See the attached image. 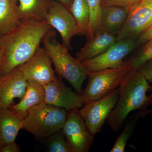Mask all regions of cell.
Masks as SVG:
<instances>
[{"instance_id": "7402d4cb", "label": "cell", "mask_w": 152, "mask_h": 152, "mask_svg": "<svg viewBox=\"0 0 152 152\" xmlns=\"http://www.w3.org/2000/svg\"><path fill=\"white\" fill-rule=\"evenodd\" d=\"M40 142L47 152H72L62 129Z\"/></svg>"}, {"instance_id": "4dcf8cb0", "label": "cell", "mask_w": 152, "mask_h": 152, "mask_svg": "<svg viewBox=\"0 0 152 152\" xmlns=\"http://www.w3.org/2000/svg\"><path fill=\"white\" fill-rule=\"evenodd\" d=\"M148 92H152V85H150Z\"/></svg>"}, {"instance_id": "f1b7e54d", "label": "cell", "mask_w": 152, "mask_h": 152, "mask_svg": "<svg viewBox=\"0 0 152 152\" xmlns=\"http://www.w3.org/2000/svg\"><path fill=\"white\" fill-rule=\"evenodd\" d=\"M58 1H59L61 4H62L64 6L70 11V9L72 3V0H58Z\"/></svg>"}, {"instance_id": "cb8c5ba5", "label": "cell", "mask_w": 152, "mask_h": 152, "mask_svg": "<svg viewBox=\"0 0 152 152\" xmlns=\"http://www.w3.org/2000/svg\"><path fill=\"white\" fill-rule=\"evenodd\" d=\"M89 7L90 23L87 39L93 37L98 31L102 28L101 21L102 0H87Z\"/></svg>"}, {"instance_id": "5bb4252c", "label": "cell", "mask_w": 152, "mask_h": 152, "mask_svg": "<svg viewBox=\"0 0 152 152\" xmlns=\"http://www.w3.org/2000/svg\"><path fill=\"white\" fill-rule=\"evenodd\" d=\"M117 41L116 35L101 29L88 40L84 46L76 53V58L82 63L97 56L107 50Z\"/></svg>"}, {"instance_id": "d4e9b609", "label": "cell", "mask_w": 152, "mask_h": 152, "mask_svg": "<svg viewBox=\"0 0 152 152\" xmlns=\"http://www.w3.org/2000/svg\"><path fill=\"white\" fill-rule=\"evenodd\" d=\"M140 0H102V7L106 6H118L129 10Z\"/></svg>"}, {"instance_id": "3957f363", "label": "cell", "mask_w": 152, "mask_h": 152, "mask_svg": "<svg viewBox=\"0 0 152 152\" xmlns=\"http://www.w3.org/2000/svg\"><path fill=\"white\" fill-rule=\"evenodd\" d=\"M42 42L59 77L67 81L80 95L82 85L90 72L81 62L70 54L67 48L59 42L53 28L46 34Z\"/></svg>"}, {"instance_id": "7c38bea8", "label": "cell", "mask_w": 152, "mask_h": 152, "mask_svg": "<svg viewBox=\"0 0 152 152\" xmlns=\"http://www.w3.org/2000/svg\"><path fill=\"white\" fill-rule=\"evenodd\" d=\"M45 102L69 111L78 110L84 105L79 94L66 86L61 79L56 76L53 80L44 86Z\"/></svg>"}, {"instance_id": "e0dca14e", "label": "cell", "mask_w": 152, "mask_h": 152, "mask_svg": "<svg viewBox=\"0 0 152 152\" xmlns=\"http://www.w3.org/2000/svg\"><path fill=\"white\" fill-rule=\"evenodd\" d=\"M17 10L21 22L28 20H46L50 1L48 0H17Z\"/></svg>"}, {"instance_id": "484cf974", "label": "cell", "mask_w": 152, "mask_h": 152, "mask_svg": "<svg viewBox=\"0 0 152 152\" xmlns=\"http://www.w3.org/2000/svg\"><path fill=\"white\" fill-rule=\"evenodd\" d=\"M149 83H152V59L139 70Z\"/></svg>"}, {"instance_id": "4316f807", "label": "cell", "mask_w": 152, "mask_h": 152, "mask_svg": "<svg viewBox=\"0 0 152 152\" xmlns=\"http://www.w3.org/2000/svg\"><path fill=\"white\" fill-rule=\"evenodd\" d=\"M152 39V25L148 29L144 32L137 39L139 45L143 44Z\"/></svg>"}, {"instance_id": "f546056e", "label": "cell", "mask_w": 152, "mask_h": 152, "mask_svg": "<svg viewBox=\"0 0 152 152\" xmlns=\"http://www.w3.org/2000/svg\"><path fill=\"white\" fill-rule=\"evenodd\" d=\"M2 60V53L1 51L0 50V66H1V63Z\"/></svg>"}, {"instance_id": "ba28073f", "label": "cell", "mask_w": 152, "mask_h": 152, "mask_svg": "<svg viewBox=\"0 0 152 152\" xmlns=\"http://www.w3.org/2000/svg\"><path fill=\"white\" fill-rule=\"evenodd\" d=\"M62 130L72 152L89 151L94 137L88 129L79 110L67 111Z\"/></svg>"}, {"instance_id": "83f0119b", "label": "cell", "mask_w": 152, "mask_h": 152, "mask_svg": "<svg viewBox=\"0 0 152 152\" xmlns=\"http://www.w3.org/2000/svg\"><path fill=\"white\" fill-rule=\"evenodd\" d=\"M21 152L20 148L15 142L0 147V152Z\"/></svg>"}, {"instance_id": "ffe728a7", "label": "cell", "mask_w": 152, "mask_h": 152, "mask_svg": "<svg viewBox=\"0 0 152 152\" xmlns=\"http://www.w3.org/2000/svg\"><path fill=\"white\" fill-rule=\"evenodd\" d=\"M152 113V110L142 109L130 118L125 125L121 134L119 136L115 143L110 152H125V148L129 139L134 130L138 121L140 118L145 117L148 114Z\"/></svg>"}, {"instance_id": "8fae6325", "label": "cell", "mask_w": 152, "mask_h": 152, "mask_svg": "<svg viewBox=\"0 0 152 152\" xmlns=\"http://www.w3.org/2000/svg\"><path fill=\"white\" fill-rule=\"evenodd\" d=\"M50 57L45 48L40 47L28 61L17 67L27 81L46 85L55 79Z\"/></svg>"}, {"instance_id": "5b68a950", "label": "cell", "mask_w": 152, "mask_h": 152, "mask_svg": "<svg viewBox=\"0 0 152 152\" xmlns=\"http://www.w3.org/2000/svg\"><path fill=\"white\" fill-rule=\"evenodd\" d=\"M132 69L124 63L121 66L90 72L86 86L80 94L84 103L101 99L119 87Z\"/></svg>"}, {"instance_id": "44dd1931", "label": "cell", "mask_w": 152, "mask_h": 152, "mask_svg": "<svg viewBox=\"0 0 152 152\" xmlns=\"http://www.w3.org/2000/svg\"><path fill=\"white\" fill-rule=\"evenodd\" d=\"M70 11L75 19L82 35L88 36L90 23L89 7L87 0H73Z\"/></svg>"}, {"instance_id": "6da1fadb", "label": "cell", "mask_w": 152, "mask_h": 152, "mask_svg": "<svg viewBox=\"0 0 152 152\" xmlns=\"http://www.w3.org/2000/svg\"><path fill=\"white\" fill-rule=\"evenodd\" d=\"M51 27L46 21L28 20L10 32L0 36L2 60L0 76L8 74L34 55Z\"/></svg>"}, {"instance_id": "52a82bcc", "label": "cell", "mask_w": 152, "mask_h": 152, "mask_svg": "<svg viewBox=\"0 0 152 152\" xmlns=\"http://www.w3.org/2000/svg\"><path fill=\"white\" fill-rule=\"evenodd\" d=\"M118 97V89L101 99L86 103L79 110L88 129L94 137L102 131L105 121L116 104Z\"/></svg>"}, {"instance_id": "277c9868", "label": "cell", "mask_w": 152, "mask_h": 152, "mask_svg": "<svg viewBox=\"0 0 152 152\" xmlns=\"http://www.w3.org/2000/svg\"><path fill=\"white\" fill-rule=\"evenodd\" d=\"M67 115L65 109L46 103L34 106L23 119L22 129L41 142L61 129Z\"/></svg>"}, {"instance_id": "603a6c76", "label": "cell", "mask_w": 152, "mask_h": 152, "mask_svg": "<svg viewBox=\"0 0 152 152\" xmlns=\"http://www.w3.org/2000/svg\"><path fill=\"white\" fill-rule=\"evenodd\" d=\"M152 59V39L145 43L141 48L124 63L129 65L132 69L138 71Z\"/></svg>"}, {"instance_id": "9a60e30c", "label": "cell", "mask_w": 152, "mask_h": 152, "mask_svg": "<svg viewBox=\"0 0 152 152\" xmlns=\"http://www.w3.org/2000/svg\"><path fill=\"white\" fill-rule=\"evenodd\" d=\"M27 81L26 93L20 101L9 108L23 118L31 108L45 102V89L43 85L35 81Z\"/></svg>"}, {"instance_id": "9c48e42d", "label": "cell", "mask_w": 152, "mask_h": 152, "mask_svg": "<svg viewBox=\"0 0 152 152\" xmlns=\"http://www.w3.org/2000/svg\"><path fill=\"white\" fill-rule=\"evenodd\" d=\"M152 25V0H140L129 10L122 27L117 34V40L137 38Z\"/></svg>"}, {"instance_id": "ac0fdd59", "label": "cell", "mask_w": 152, "mask_h": 152, "mask_svg": "<svg viewBox=\"0 0 152 152\" xmlns=\"http://www.w3.org/2000/svg\"><path fill=\"white\" fill-rule=\"evenodd\" d=\"M129 10L118 6L102 7L101 21L102 28L108 32L116 35L129 14Z\"/></svg>"}, {"instance_id": "7a4b0ae2", "label": "cell", "mask_w": 152, "mask_h": 152, "mask_svg": "<svg viewBox=\"0 0 152 152\" xmlns=\"http://www.w3.org/2000/svg\"><path fill=\"white\" fill-rule=\"evenodd\" d=\"M149 83L139 71L131 70L126 75L118 89L116 104L107 118L112 130H121L131 112L146 109L152 104V94L147 95Z\"/></svg>"}, {"instance_id": "d6986e66", "label": "cell", "mask_w": 152, "mask_h": 152, "mask_svg": "<svg viewBox=\"0 0 152 152\" xmlns=\"http://www.w3.org/2000/svg\"><path fill=\"white\" fill-rule=\"evenodd\" d=\"M17 0H0V36L15 30L21 23Z\"/></svg>"}, {"instance_id": "4fadbf2b", "label": "cell", "mask_w": 152, "mask_h": 152, "mask_svg": "<svg viewBox=\"0 0 152 152\" xmlns=\"http://www.w3.org/2000/svg\"><path fill=\"white\" fill-rule=\"evenodd\" d=\"M27 85V81L18 67L0 76V107L10 108L15 104V99H21Z\"/></svg>"}, {"instance_id": "8992f818", "label": "cell", "mask_w": 152, "mask_h": 152, "mask_svg": "<svg viewBox=\"0 0 152 152\" xmlns=\"http://www.w3.org/2000/svg\"><path fill=\"white\" fill-rule=\"evenodd\" d=\"M136 39L129 38L117 41L103 53L82 62L90 72L118 67L124 64V59L138 46Z\"/></svg>"}, {"instance_id": "30bf717a", "label": "cell", "mask_w": 152, "mask_h": 152, "mask_svg": "<svg viewBox=\"0 0 152 152\" xmlns=\"http://www.w3.org/2000/svg\"><path fill=\"white\" fill-rule=\"evenodd\" d=\"M45 21L60 33L62 45L69 50L72 48V38L77 35H82L81 31L70 11L61 3L51 1Z\"/></svg>"}, {"instance_id": "2e32d148", "label": "cell", "mask_w": 152, "mask_h": 152, "mask_svg": "<svg viewBox=\"0 0 152 152\" xmlns=\"http://www.w3.org/2000/svg\"><path fill=\"white\" fill-rule=\"evenodd\" d=\"M23 119L10 109L0 107V147L15 142Z\"/></svg>"}]
</instances>
